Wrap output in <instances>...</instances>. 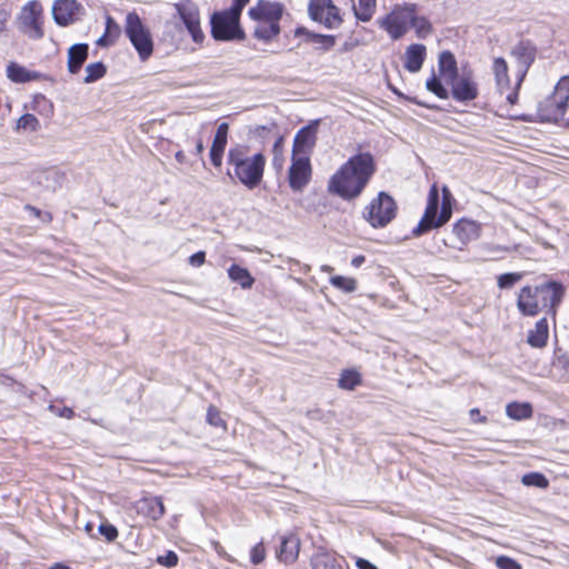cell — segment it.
Instances as JSON below:
<instances>
[{
  "mask_svg": "<svg viewBox=\"0 0 569 569\" xmlns=\"http://www.w3.org/2000/svg\"><path fill=\"white\" fill-rule=\"evenodd\" d=\"M439 70L440 76L448 84H454L458 78V66L454 54L449 51L442 54L439 59Z\"/></svg>",
  "mask_w": 569,
  "mask_h": 569,
  "instance_id": "obj_24",
  "label": "cell"
},
{
  "mask_svg": "<svg viewBox=\"0 0 569 569\" xmlns=\"http://www.w3.org/2000/svg\"><path fill=\"white\" fill-rule=\"evenodd\" d=\"M89 47L86 44H78L75 45L71 49L69 50V56H68V68L71 74H78L80 69L86 63L88 58Z\"/></svg>",
  "mask_w": 569,
  "mask_h": 569,
  "instance_id": "obj_23",
  "label": "cell"
},
{
  "mask_svg": "<svg viewBox=\"0 0 569 569\" xmlns=\"http://www.w3.org/2000/svg\"><path fill=\"white\" fill-rule=\"evenodd\" d=\"M284 13V6L280 3L265 2L262 0L249 10V16L252 20L265 25H278Z\"/></svg>",
  "mask_w": 569,
  "mask_h": 569,
  "instance_id": "obj_15",
  "label": "cell"
},
{
  "mask_svg": "<svg viewBox=\"0 0 569 569\" xmlns=\"http://www.w3.org/2000/svg\"><path fill=\"white\" fill-rule=\"evenodd\" d=\"M319 129V121L313 122L309 126L303 128L297 134L293 140L292 159L293 161L300 158H308L316 145Z\"/></svg>",
  "mask_w": 569,
  "mask_h": 569,
  "instance_id": "obj_12",
  "label": "cell"
},
{
  "mask_svg": "<svg viewBox=\"0 0 569 569\" xmlns=\"http://www.w3.org/2000/svg\"><path fill=\"white\" fill-rule=\"evenodd\" d=\"M120 33H121V30L118 24L116 23L112 17H109L107 19L105 33L104 36L98 40V45L100 47H111L115 45L118 41Z\"/></svg>",
  "mask_w": 569,
  "mask_h": 569,
  "instance_id": "obj_28",
  "label": "cell"
},
{
  "mask_svg": "<svg viewBox=\"0 0 569 569\" xmlns=\"http://www.w3.org/2000/svg\"><path fill=\"white\" fill-rule=\"evenodd\" d=\"M313 177V169L309 158H300L293 161L289 171V185L295 191H300L307 187Z\"/></svg>",
  "mask_w": 569,
  "mask_h": 569,
  "instance_id": "obj_16",
  "label": "cell"
},
{
  "mask_svg": "<svg viewBox=\"0 0 569 569\" xmlns=\"http://www.w3.org/2000/svg\"><path fill=\"white\" fill-rule=\"evenodd\" d=\"M398 208L392 197L387 194H380L369 204L364 211V218L374 228H383L392 223Z\"/></svg>",
  "mask_w": 569,
  "mask_h": 569,
  "instance_id": "obj_5",
  "label": "cell"
},
{
  "mask_svg": "<svg viewBox=\"0 0 569 569\" xmlns=\"http://www.w3.org/2000/svg\"><path fill=\"white\" fill-rule=\"evenodd\" d=\"M452 94H454L456 99L467 101L475 99L478 95V90L474 81L469 78L463 77L461 79L457 78L452 84Z\"/></svg>",
  "mask_w": 569,
  "mask_h": 569,
  "instance_id": "obj_21",
  "label": "cell"
},
{
  "mask_svg": "<svg viewBox=\"0 0 569 569\" xmlns=\"http://www.w3.org/2000/svg\"><path fill=\"white\" fill-rule=\"evenodd\" d=\"M7 75H8V77L13 82H18V84H24V82H28L43 77L41 75L26 69V68L16 64H10L8 66V68H7Z\"/></svg>",
  "mask_w": 569,
  "mask_h": 569,
  "instance_id": "obj_27",
  "label": "cell"
},
{
  "mask_svg": "<svg viewBox=\"0 0 569 569\" xmlns=\"http://www.w3.org/2000/svg\"><path fill=\"white\" fill-rule=\"evenodd\" d=\"M310 18L329 29L339 28L342 24V16L338 7L328 0H314L308 6Z\"/></svg>",
  "mask_w": 569,
  "mask_h": 569,
  "instance_id": "obj_9",
  "label": "cell"
},
{
  "mask_svg": "<svg viewBox=\"0 0 569 569\" xmlns=\"http://www.w3.org/2000/svg\"><path fill=\"white\" fill-rule=\"evenodd\" d=\"M50 569H70V568H69V567H68V566H66V565H61V564H58V565H56V566H53V567H52V568H50Z\"/></svg>",
  "mask_w": 569,
  "mask_h": 569,
  "instance_id": "obj_57",
  "label": "cell"
},
{
  "mask_svg": "<svg viewBox=\"0 0 569 569\" xmlns=\"http://www.w3.org/2000/svg\"><path fill=\"white\" fill-rule=\"evenodd\" d=\"M451 215H452V203H451L450 193H449V190L447 188H444L442 210H440L439 216L437 217L435 228H439V227H442V226H444L445 224H447L449 222V219L451 218Z\"/></svg>",
  "mask_w": 569,
  "mask_h": 569,
  "instance_id": "obj_33",
  "label": "cell"
},
{
  "mask_svg": "<svg viewBox=\"0 0 569 569\" xmlns=\"http://www.w3.org/2000/svg\"><path fill=\"white\" fill-rule=\"evenodd\" d=\"M332 283L334 286L344 291H354L356 288L355 280L347 277H335L332 279Z\"/></svg>",
  "mask_w": 569,
  "mask_h": 569,
  "instance_id": "obj_43",
  "label": "cell"
},
{
  "mask_svg": "<svg viewBox=\"0 0 569 569\" xmlns=\"http://www.w3.org/2000/svg\"><path fill=\"white\" fill-rule=\"evenodd\" d=\"M354 11L355 15L361 22H369L376 11V2L374 0H360V2H354Z\"/></svg>",
  "mask_w": 569,
  "mask_h": 569,
  "instance_id": "obj_32",
  "label": "cell"
},
{
  "mask_svg": "<svg viewBox=\"0 0 569 569\" xmlns=\"http://www.w3.org/2000/svg\"><path fill=\"white\" fill-rule=\"evenodd\" d=\"M177 11L179 13L183 24L186 25L194 41L198 45H201L205 40L204 31L201 29L199 9L193 2H180L177 4Z\"/></svg>",
  "mask_w": 569,
  "mask_h": 569,
  "instance_id": "obj_11",
  "label": "cell"
},
{
  "mask_svg": "<svg viewBox=\"0 0 569 569\" xmlns=\"http://www.w3.org/2000/svg\"><path fill=\"white\" fill-rule=\"evenodd\" d=\"M18 27L31 39L43 38L45 33L44 9L40 3L27 4L18 17Z\"/></svg>",
  "mask_w": 569,
  "mask_h": 569,
  "instance_id": "obj_7",
  "label": "cell"
},
{
  "mask_svg": "<svg viewBox=\"0 0 569 569\" xmlns=\"http://www.w3.org/2000/svg\"><path fill=\"white\" fill-rule=\"evenodd\" d=\"M126 32L141 60H147L152 56L154 49L153 38L136 12H130L127 16Z\"/></svg>",
  "mask_w": 569,
  "mask_h": 569,
  "instance_id": "obj_6",
  "label": "cell"
},
{
  "mask_svg": "<svg viewBox=\"0 0 569 569\" xmlns=\"http://www.w3.org/2000/svg\"><path fill=\"white\" fill-rule=\"evenodd\" d=\"M360 262H364V257H358V259H357V260H356V259H355V260H354V262H353V265H354V266H357V267H358V266H360V264H361Z\"/></svg>",
  "mask_w": 569,
  "mask_h": 569,
  "instance_id": "obj_56",
  "label": "cell"
},
{
  "mask_svg": "<svg viewBox=\"0 0 569 569\" xmlns=\"http://www.w3.org/2000/svg\"><path fill=\"white\" fill-rule=\"evenodd\" d=\"M7 20H8V13L5 10H0V31L5 30Z\"/></svg>",
  "mask_w": 569,
  "mask_h": 569,
  "instance_id": "obj_53",
  "label": "cell"
},
{
  "mask_svg": "<svg viewBox=\"0 0 569 569\" xmlns=\"http://www.w3.org/2000/svg\"><path fill=\"white\" fill-rule=\"evenodd\" d=\"M300 552V540L297 536H290L283 540L279 546L277 556L282 563L286 565L293 564L298 559Z\"/></svg>",
  "mask_w": 569,
  "mask_h": 569,
  "instance_id": "obj_19",
  "label": "cell"
},
{
  "mask_svg": "<svg viewBox=\"0 0 569 569\" xmlns=\"http://www.w3.org/2000/svg\"><path fill=\"white\" fill-rule=\"evenodd\" d=\"M427 88L429 89L431 93H434L436 96H438L439 98L447 99L448 95H447L446 89H445V87L440 82V80L438 79L436 76H433V77L429 78V80L427 81Z\"/></svg>",
  "mask_w": 569,
  "mask_h": 569,
  "instance_id": "obj_42",
  "label": "cell"
},
{
  "mask_svg": "<svg viewBox=\"0 0 569 569\" xmlns=\"http://www.w3.org/2000/svg\"><path fill=\"white\" fill-rule=\"evenodd\" d=\"M548 338H549L548 321L546 318H543L537 323L536 329L529 333L528 344L535 348H543L547 345Z\"/></svg>",
  "mask_w": 569,
  "mask_h": 569,
  "instance_id": "obj_26",
  "label": "cell"
},
{
  "mask_svg": "<svg viewBox=\"0 0 569 569\" xmlns=\"http://www.w3.org/2000/svg\"><path fill=\"white\" fill-rule=\"evenodd\" d=\"M313 569H340L337 560L331 554L318 553L311 559Z\"/></svg>",
  "mask_w": 569,
  "mask_h": 569,
  "instance_id": "obj_34",
  "label": "cell"
},
{
  "mask_svg": "<svg viewBox=\"0 0 569 569\" xmlns=\"http://www.w3.org/2000/svg\"><path fill=\"white\" fill-rule=\"evenodd\" d=\"M39 128V121L32 115L24 116L17 123V130L20 133H35L38 132Z\"/></svg>",
  "mask_w": 569,
  "mask_h": 569,
  "instance_id": "obj_38",
  "label": "cell"
},
{
  "mask_svg": "<svg viewBox=\"0 0 569 569\" xmlns=\"http://www.w3.org/2000/svg\"><path fill=\"white\" fill-rule=\"evenodd\" d=\"M520 275H516V273H508V275H504L498 279L499 286L502 288H509L513 284H516L520 279Z\"/></svg>",
  "mask_w": 569,
  "mask_h": 569,
  "instance_id": "obj_49",
  "label": "cell"
},
{
  "mask_svg": "<svg viewBox=\"0 0 569 569\" xmlns=\"http://www.w3.org/2000/svg\"><path fill=\"white\" fill-rule=\"evenodd\" d=\"M50 410L54 415L63 418H67V419H71V418L75 417L74 411L66 407L65 405H61V403H52L50 406Z\"/></svg>",
  "mask_w": 569,
  "mask_h": 569,
  "instance_id": "obj_45",
  "label": "cell"
},
{
  "mask_svg": "<svg viewBox=\"0 0 569 569\" xmlns=\"http://www.w3.org/2000/svg\"><path fill=\"white\" fill-rule=\"evenodd\" d=\"M493 70H495L497 88L499 89V91L503 94L508 90L510 87V80L508 76V67H507L505 60L502 58L497 59L495 63V67H493Z\"/></svg>",
  "mask_w": 569,
  "mask_h": 569,
  "instance_id": "obj_30",
  "label": "cell"
},
{
  "mask_svg": "<svg viewBox=\"0 0 569 569\" xmlns=\"http://www.w3.org/2000/svg\"><path fill=\"white\" fill-rule=\"evenodd\" d=\"M228 130H229V126L227 123H223V125L217 130V134L215 137L214 143H212L211 153H210L211 160L214 162L215 166H221L223 162L225 149H226V146H227V141H228Z\"/></svg>",
  "mask_w": 569,
  "mask_h": 569,
  "instance_id": "obj_20",
  "label": "cell"
},
{
  "mask_svg": "<svg viewBox=\"0 0 569 569\" xmlns=\"http://www.w3.org/2000/svg\"><path fill=\"white\" fill-rule=\"evenodd\" d=\"M454 232L464 245H468L481 236L482 227L478 223L472 222L470 219H462L455 225Z\"/></svg>",
  "mask_w": 569,
  "mask_h": 569,
  "instance_id": "obj_18",
  "label": "cell"
},
{
  "mask_svg": "<svg viewBox=\"0 0 569 569\" xmlns=\"http://www.w3.org/2000/svg\"><path fill=\"white\" fill-rule=\"evenodd\" d=\"M266 160L262 154L249 158L236 159V175L245 186L256 188L262 182Z\"/></svg>",
  "mask_w": 569,
  "mask_h": 569,
  "instance_id": "obj_8",
  "label": "cell"
},
{
  "mask_svg": "<svg viewBox=\"0 0 569 569\" xmlns=\"http://www.w3.org/2000/svg\"><path fill=\"white\" fill-rule=\"evenodd\" d=\"M564 288L556 282H547L539 286H527L520 291L518 308L525 316H535L552 310L561 300Z\"/></svg>",
  "mask_w": 569,
  "mask_h": 569,
  "instance_id": "obj_2",
  "label": "cell"
},
{
  "mask_svg": "<svg viewBox=\"0 0 569 569\" xmlns=\"http://www.w3.org/2000/svg\"><path fill=\"white\" fill-rule=\"evenodd\" d=\"M279 25H260L255 30V35L258 39L268 41L276 38L279 35Z\"/></svg>",
  "mask_w": 569,
  "mask_h": 569,
  "instance_id": "obj_39",
  "label": "cell"
},
{
  "mask_svg": "<svg viewBox=\"0 0 569 569\" xmlns=\"http://www.w3.org/2000/svg\"><path fill=\"white\" fill-rule=\"evenodd\" d=\"M470 418H471V419L474 420V421H479L481 419L485 420V418L482 417V415H481V413H479V410H478V409H475V410H471V411H470Z\"/></svg>",
  "mask_w": 569,
  "mask_h": 569,
  "instance_id": "obj_55",
  "label": "cell"
},
{
  "mask_svg": "<svg viewBox=\"0 0 569 569\" xmlns=\"http://www.w3.org/2000/svg\"><path fill=\"white\" fill-rule=\"evenodd\" d=\"M158 563L160 565L164 566V567H168V568L174 567L178 564V557H177V555L174 554L173 552H169L167 554V556L158 558Z\"/></svg>",
  "mask_w": 569,
  "mask_h": 569,
  "instance_id": "obj_50",
  "label": "cell"
},
{
  "mask_svg": "<svg viewBox=\"0 0 569 569\" xmlns=\"http://www.w3.org/2000/svg\"><path fill=\"white\" fill-rule=\"evenodd\" d=\"M205 259H206V255H205L204 251L197 252L196 255H194L193 257L190 258V264L193 266H195V267H199V266L204 265Z\"/></svg>",
  "mask_w": 569,
  "mask_h": 569,
  "instance_id": "obj_52",
  "label": "cell"
},
{
  "mask_svg": "<svg viewBox=\"0 0 569 569\" xmlns=\"http://www.w3.org/2000/svg\"><path fill=\"white\" fill-rule=\"evenodd\" d=\"M415 27H416V32H417V35L419 36V37L427 36L428 33L430 32V30H431V26H430V24L427 22L426 19H424V18H420V19L418 18Z\"/></svg>",
  "mask_w": 569,
  "mask_h": 569,
  "instance_id": "obj_48",
  "label": "cell"
},
{
  "mask_svg": "<svg viewBox=\"0 0 569 569\" xmlns=\"http://www.w3.org/2000/svg\"><path fill=\"white\" fill-rule=\"evenodd\" d=\"M106 75V67L104 64L97 63L93 64L88 68V75L86 77V82H95L101 79Z\"/></svg>",
  "mask_w": 569,
  "mask_h": 569,
  "instance_id": "obj_40",
  "label": "cell"
},
{
  "mask_svg": "<svg viewBox=\"0 0 569 569\" xmlns=\"http://www.w3.org/2000/svg\"><path fill=\"white\" fill-rule=\"evenodd\" d=\"M31 106L33 111H36L41 116H44L46 118H51L53 115V106L51 101L46 98L43 95H37L33 98Z\"/></svg>",
  "mask_w": 569,
  "mask_h": 569,
  "instance_id": "obj_36",
  "label": "cell"
},
{
  "mask_svg": "<svg viewBox=\"0 0 569 569\" xmlns=\"http://www.w3.org/2000/svg\"><path fill=\"white\" fill-rule=\"evenodd\" d=\"M229 277L232 279V282L239 284L244 288H250L255 282V279L248 271L237 265H234L229 269Z\"/></svg>",
  "mask_w": 569,
  "mask_h": 569,
  "instance_id": "obj_35",
  "label": "cell"
},
{
  "mask_svg": "<svg viewBox=\"0 0 569 569\" xmlns=\"http://www.w3.org/2000/svg\"><path fill=\"white\" fill-rule=\"evenodd\" d=\"M207 421L208 424L212 425V426L215 427H223L225 428V423L224 420L222 419L221 415H219L218 411L214 408V407H210L208 409V415H207Z\"/></svg>",
  "mask_w": 569,
  "mask_h": 569,
  "instance_id": "obj_46",
  "label": "cell"
},
{
  "mask_svg": "<svg viewBox=\"0 0 569 569\" xmlns=\"http://www.w3.org/2000/svg\"><path fill=\"white\" fill-rule=\"evenodd\" d=\"M84 15V6L75 0H60L53 5V18L63 27L76 24Z\"/></svg>",
  "mask_w": 569,
  "mask_h": 569,
  "instance_id": "obj_13",
  "label": "cell"
},
{
  "mask_svg": "<svg viewBox=\"0 0 569 569\" xmlns=\"http://www.w3.org/2000/svg\"><path fill=\"white\" fill-rule=\"evenodd\" d=\"M265 557H266L265 546H264L263 543H259L257 546L253 547V549L251 552V555H250L251 563L253 565H258L260 563H263V560L265 559Z\"/></svg>",
  "mask_w": 569,
  "mask_h": 569,
  "instance_id": "obj_44",
  "label": "cell"
},
{
  "mask_svg": "<svg viewBox=\"0 0 569 569\" xmlns=\"http://www.w3.org/2000/svg\"><path fill=\"white\" fill-rule=\"evenodd\" d=\"M375 171L373 157L368 154L355 156L348 160L329 182V190L342 199L352 200L365 189Z\"/></svg>",
  "mask_w": 569,
  "mask_h": 569,
  "instance_id": "obj_1",
  "label": "cell"
},
{
  "mask_svg": "<svg viewBox=\"0 0 569 569\" xmlns=\"http://www.w3.org/2000/svg\"><path fill=\"white\" fill-rule=\"evenodd\" d=\"M569 81L567 77L561 79L555 88L554 94L539 108V114L546 117H561L567 111Z\"/></svg>",
  "mask_w": 569,
  "mask_h": 569,
  "instance_id": "obj_10",
  "label": "cell"
},
{
  "mask_svg": "<svg viewBox=\"0 0 569 569\" xmlns=\"http://www.w3.org/2000/svg\"><path fill=\"white\" fill-rule=\"evenodd\" d=\"M417 20V10L414 6H396L392 12L382 19L381 27L389 33L390 37L398 39L416 26Z\"/></svg>",
  "mask_w": 569,
  "mask_h": 569,
  "instance_id": "obj_4",
  "label": "cell"
},
{
  "mask_svg": "<svg viewBox=\"0 0 569 569\" xmlns=\"http://www.w3.org/2000/svg\"><path fill=\"white\" fill-rule=\"evenodd\" d=\"M507 416L513 420L528 419L533 415V407L528 402H510L506 408Z\"/></svg>",
  "mask_w": 569,
  "mask_h": 569,
  "instance_id": "obj_29",
  "label": "cell"
},
{
  "mask_svg": "<svg viewBox=\"0 0 569 569\" xmlns=\"http://www.w3.org/2000/svg\"><path fill=\"white\" fill-rule=\"evenodd\" d=\"M246 2H236L230 8L217 11L211 17V33L216 40H242L246 37L241 26V16Z\"/></svg>",
  "mask_w": 569,
  "mask_h": 569,
  "instance_id": "obj_3",
  "label": "cell"
},
{
  "mask_svg": "<svg viewBox=\"0 0 569 569\" xmlns=\"http://www.w3.org/2000/svg\"><path fill=\"white\" fill-rule=\"evenodd\" d=\"M512 53L518 60V66H519L518 82L515 87V90H513V93L510 96V100L515 102L517 100V96L520 90V87H522L523 81L525 79L526 74L528 71L529 67L531 66L535 56H536V48H535V46L531 43L525 41V43L519 44L515 49H513Z\"/></svg>",
  "mask_w": 569,
  "mask_h": 569,
  "instance_id": "obj_14",
  "label": "cell"
},
{
  "mask_svg": "<svg viewBox=\"0 0 569 569\" xmlns=\"http://www.w3.org/2000/svg\"><path fill=\"white\" fill-rule=\"evenodd\" d=\"M139 512L150 519H159L163 515V505L158 498H145L138 503Z\"/></svg>",
  "mask_w": 569,
  "mask_h": 569,
  "instance_id": "obj_25",
  "label": "cell"
},
{
  "mask_svg": "<svg viewBox=\"0 0 569 569\" xmlns=\"http://www.w3.org/2000/svg\"><path fill=\"white\" fill-rule=\"evenodd\" d=\"M523 484L526 486H535V487L546 488L548 486V481L544 475L534 472V474H528L523 477Z\"/></svg>",
  "mask_w": 569,
  "mask_h": 569,
  "instance_id": "obj_41",
  "label": "cell"
},
{
  "mask_svg": "<svg viewBox=\"0 0 569 569\" xmlns=\"http://www.w3.org/2000/svg\"><path fill=\"white\" fill-rule=\"evenodd\" d=\"M100 533H101L102 536H105L108 540H114V539L117 538V536H118L117 529H116L114 526H111V525H102L100 527Z\"/></svg>",
  "mask_w": 569,
  "mask_h": 569,
  "instance_id": "obj_51",
  "label": "cell"
},
{
  "mask_svg": "<svg viewBox=\"0 0 569 569\" xmlns=\"http://www.w3.org/2000/svg\"><path fill=\"white\" fill-rule=\"evenodd\" d=\"M496 564L500 569H523L522 566H520L517 561L504 556L499 557L496 561Z\"/></svg>",
  "mask_w": 569,
  "mask_h": 569,
  "instance_id": "obj_47",
  "label": "cell"
},
{
  "mask_svg": "<svg viewBox=\"0 0 569 569\" xmlns=\"http://www.w3.org/2000/svg\"><path fill=\"white\" fill-rule=\"evenodd\" d=\"M362 381L361 375L356 369H345L341 373L340 378L338 380V386L341 389L345 390H354L356 387L359 386Z\"/></svg>",
  "mask_w": 569,
  "mask_h": 569,
  "instance_id": "obj_31",
  "label": "cell"
},
{
  "mask_svg": "<svg viewBox=\"0 0 569 569\" xmlns=\"http://www.w3.org/2000/svg\"><path fill=\"white\" fill-rule=\"evenodd\" d=\"M296 36L299 38H304L305 40L313 41V43L320 44L326 48L332 47L335 44V39L331 36H324V35H317V33H313L306 29H298L296 31Z\"/></svg>",
  "mask_w": 569,
  "mask_h": 569,
  "instance_id": "obj_37",
  "label": "cell"
},
{
  "mask_svg": "<svg viewBox=\"0 0 569 569\" xmlns=\"http://www.w3.org/2000/svg\"><path fill=\"white\" fill-rule=\"evenodd\" d=\"M427 50L423 45H413L410 46L405 56V66L411 72L419 71L423 67L425 60H426Z\"/></svg>",
  "mask_w": 569,
  "mask_h": 569,
  "instance_id": "obj_22",
  "label": "cell"
},
{
  "mask_svg": "<svg viewBox=\"0 0 569 569\" xmlns=\"http://www.w3.org/2000/svg\"><path fill=\"white\" fill-rule=\"evenodd\" d=\"M357 566L359 569H377L373 564H370L369 561L365 559H359L357 561Z\"/></svg>",
  "mask_w": 569,
  "mask_h": 569,
  "instance_id": "obj_54",
  "label": "cell"
},
{
  "mask_svg": "<svg viewBox=\"0 0 569 569\" xmlns=\"http://www.w3.org/2000/svg\"><path fill=\"white\" fill-rule=\"evenodd\" d=\"M438 206H439V195H438L437 186H434L431 188L428 197L427 208L425 210L424 217L419 226H418V228L416 229L415 234L420 235L424 234V232L429 231L431 228H435V224L437 222Z\"/></svg>",
  "mask_w": 569,
  "mask_h": 569,
  "instance_id": "obj_17",
  "label": "cell"
}]
</instances>
